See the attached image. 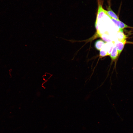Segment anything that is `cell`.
Segmentation results:
<instances>
[{"label":"cell","instance_id":"1","mask_svg":"<svg viewBox=\"0 0 133 133\" xmlns=\"http://www.w3.org/2000/svg\"><path fill=\"white\" fill-rule=\"evenodd\" d=\"M107 13L108 16L117 20H119L117 15L112 10L111 8V5L110 1H108V6H107Z\"/></svg>","mask_w":133,"mask_h":133},{"label":"cell","instance_id":"2","mask_svg":"<svg viewBox=\"0 0 133 133\" xmlns=\"http://www.w3.org/2000/svg\"><path fill=\"white\" fill-rule=\"evenodd\" d=\"M112 21L119 27V29L123 30L125 28H132V27L129 26L120 20H117L114 18L109 17Z\"/></svg>","mask_w":133,"mask_h":133},{"label":"cell","instance_id":"3","mask_svg":"<svg viewBox=\"0 0 133 133\" xmlns=\"http://www.w3.org/2000/svg\"><path fill=\"white\" fill-rule=\"evenodd\" d=\"M109 55L110 56L112 62L116 61L119 55L117 48L116 47L113 48L111 54Z\"/></svg>","mask_w":133,"mask_h":133},{"label":"cell","instance_id":"4","mask_svg":"<svg viewBox=\"0 0 133 133\" xmlns=\"http://www.w3.org/2000/svg\"><path fill=\"white\" fill-rule=\"evenodd\" d=\"M117 35L118 41H126V37L123 33V30L119 29Z\"/></svg>","mask_w":133,"mask_h":133},{"label":"cell","instance_id":"5","mask_svg":"<svg viewBox=\"0 0 133 133\" xmlns=\"http://www.w3.org/2000/svg\"><path fill=\"white\" fill-rule=\"evenodd\" d=\"M126 41H118L116 44V47L117 48L119 55L123 50Z\"/></svg>","mask_w":133,"mask_h":133},{"label":"cell","instance_id":"6","mask_svg":"<svg viewBox=\"0 0 133 133\" xmlns=\"http://www.w3.org/2000/svg\"><path fill=\"white\" fill-rule=\"evenodd\" d=\"M105 43L101 39L97 40L95 43V47L98 50H100L103 46L105 44Z\"/></svg>","mask_w":133,"mask_h":133},{"label":"cell","instance_id":"7","mask_svg":"<svg viewBox=\"0 0 133 133\" xmlns=\"http://www.w3.org/2000/svg\"><path fill=\"white\" fill-rule=\"evenodd\" d=\"M107 52L106 50L102 48L100 50V57H103L106 56H108Z\"/></svg>","mask_w":133,"mask_h":133},{"label":"cell","instance_id":"8","mask_svg":"<svg viewBox=\"0 0 133 133\" xmlns=\"http://www.w3.org/2000/svg\"><path fill=\"white\" fill-rule=\"evenodd\" d=\"M100 36L104 41L106 42H109L111 41V40H110L108 39L104 36Z\"/></svg>","mask_w":133,"mask_h":133}]
</instances>
